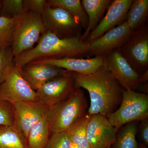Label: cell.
<instances>
[{
  "instance_id": "obj_1",
  "label": "cell",
  "mask_w": 148,
  "mask_h": 148,
  "mask_svg": "<svg viewBox=\"0 0 148 148\" xmlns=\"http://www.w3.org/2000/svg\"><path fill=\"white\" fill-rule=\"evenodd\" d=\"M76 88L87 90L90 98L88 114H99L107 117L121 103L123 88L108 71L103 67L88 75L73 72Z\"/></svg>"
},
{
  "instance_id": "obj_2",
  "label": "cell",
  "mask_w": 148,
  "mask_h": 148,
  "mask_svg": "<svg viewBox=\"0 0 148 148\" xmlns=\"http://www.w3.org/2000/svg\"><path fill=\"white\" fill-rule=\"evenodd\" d=\"M90 51V45L81 40L80 38H61L47 30L36 46L14 57V62L21 68L33 61L45 58H88Z\"/></svg>"
},
{
  "instance_id": "obj_3",
  "label": "cell",
  "mask_w": 148,
  "mask_h": 148,
  "mask_svg": "<svg viewBox=\"0 0 148 148\" xmlns=\"http://www.w3.org/2000/svg\"><path fill=\"white\" fill-rule=\"evenodd\" d=\"M87 107L84 92L77 88L69 98L48 108L47 117L51 133L68 132L86 114Z\"/></svg>"
},
{
  "instance_id": "obj_4",
  "label": "cell",
  "mask_w": 148,
  "mask_h": 148,
  "mask_svg": "<svg viewBox=\"0 0 148 148\" xmlns=\"http://www.w3.org/2000/svg\"><path fill=\"white\" fill-rule=\"evenodd\" d=\"M15 18L11 47L14 57L33 48L41 36L47 31L42 15L39 14L24 11Z\"/></svg>"
},
{
  "instance_id": "obj_5",
  "label": "cell",
  "mask_w": 148,
  "mask_h": 148,
  "mask_svg": "<svg viewBox=\"0 0 148 148\" xmlns=\"http://www.w3.org/2000/svg\"><path fill=\"white\" fill-rule=\"evenodd\" d=\"M119 108L107 118L117 131L124 125L148 118V95L132 90L123 89Z\"/></svg>"
},
{
  "instance_id": "obj_6",
  "label": "cell",
  "mask_w": 148,
  "mask_h": 148,
  "mask_svg": "<svg viewBox=\"0 0 148 148\" xmlns=\"http://www.w3.org/2000/svg\"><path fill=\"white\" fill-rule=\"evenodd\" d=\"M119 49L136 71L142 74L148 71L147 24L132 32Z\"/></svg>"
},
{
  "instance_id": "obj_7",
  "label": "cell",
  "mask_w": 148,
  "mask_h": 148,
  "mask_svg": "<svg viewBox=\"0 0 148 148\" xmlns=\"http://www.w3.org/2000/svg\"><path fill=\"white\" fill-rule=\"evenodd\" d=\"M0 99L12 105L18 102L39 101L36 91L22 76L21 67L15 64L11 67L0 84Z\"/></svg>"
},
{
  "instance_id": "obj_8",
  "label": "cell",
  "mask_w": 148,
  "mask_h": 148,
  "mask_svg": "<svg viewBox=\"0 0 148 148\" xmlns=\"http://www.w3.org/2000/svg\"><path fill=\"white\" fill-rule=\"evenodd\" d=\"M42 17L47 30L61 38H80L83 28L65 10L47 5Z\"/></svg>"
},
{
  "instance_id": "obj_9",
  "label": "cell",
  "mask_w": 148,
  "mask_h": 148,
  "mask_svg": "<svg viewBox=\"0 0 148 148\" xmlns=\"http://www.w3.org/2000/svg\"><path fill=\"white\" fill-rule=\"evenodd\" d=\"M103 56V67L112 74L124 90H135L141 84V74L136 71L124 58L119 49Z\"/></svg>"
},
{
  "instance_id": "obj_10",
  "label": "cell",
  "mask_w": 148,
  "mask_h": 148,
  "mask_svg": "<svg viewBox=\"0 0 148 148\" xmlns=\"http://www.w3.org/2000/svg\"><path fill=\"white\" fill-rule=\"evenodd\" d=\"M73 72L56 77L37 89L38 101L48 108L69 98L76 89Z\"/></svg>"
},
{
  "instance_id": "obj_11",
  "label": "cell",
  "mask_w": 148,
  "mask_h": 148,
  "mask_svg": "<svg viewBox=\"0 0 148 148\" xmlns=\"http://www.w3.org/2000/svg\"><path fill=\"white\" fill-rule=\"evenodd\" d=\"M48 109L39 101L15 103L13 105V126L21 132L27 140L30 130L46 116Z\"/></svg>"
},
{
  "instance_id": "obj_12",
  "label": "cell",
  "mask_w": 148,
  "mask_h": 148,
  "mask_svg": "<svg viewBox=\"0 0 148 148\" xmlns=\"http://www.w3.org/2000/svg\"><path fill=\"white\" fill-rule=\"evenodd\" d=\"M117 131L106 117L99 114L90 115L86 137L90 148L111 147Z\"/></svg>"
},
{
  "instance_id": "obj_13",
  "label": "cell",
  "mask_w": 148,
  "mask_h": 148,
  "mask_svg": "<svg viewBox=\"0 0 148 148\" xmlns=\"http://www.w3.org/2000/svg\"><path fill=\"white\" fill-rule=\"evenodd\" d=\"M132 32L125 20L90 43L88 57L104 56L112 51L119 49Z\"/></svg>"
},
{
  "instance_id": "obj_14",
  "label": "cell",
  "mask_w": 148,
  "mask_h": 148,
  "mask_svg": "<svg viewBox=\"0 0 148 148\" xmlns=\"http://www.w3.org/2000/svg\"><path fill=\"white\" fill-rule=\"evenodd\" d=\"M133 0H113L106 15L95 29L89 34L85 42L90 44L106 32L125 21L127 12Z\"/></svg>"
},
{
  "instance_id": "obj_15",
  "label": "cell",
  "mask_w": 148,
  "mask_h": 148,
  "mask_svg": "<svg viewBox=\"0 0 148 148\" xmlns=\"http://www.w3.org/2000/svg\"><path fill=\"white\" fill-rule=\"evenodd\" d=\"M50 64L64 69L67 71L84 75L93 73L103 67V56L87 58L64 57L60 58H45L33 61Z\"/></svg>"
},
{
  "instance_id": "obj_16",
  "label": "cell",
  "mask_w": 148,
  "mask_h": 148,
  "mask_svg": "<svg viewBox=\"0 0 148 148\" xmlns=\"http://www.w3.org/2000/svg\"><path fill=\"white\" fill-rule=\"evenodd\" d=\"M67 71L50 64L35 62H31L21 68L22 76L35 91L46 83Z\"/></svg>"
},
{
  "instance_id": "obj_17",
  "label": "cell",
  "mask_w": 148,
  "mask_h": 148,
  "mask_svg": "<svg viewBox=\"0 0 148 148\" xmlns=\"http://www.w3.org/2000/svg\"><path fill=\"white\" fill-rule=\"evenodd\" d=\"M112 0H82L81 1L84 9L87 15V28L81 36V40L85 41L91 31L98 26L112 3Z\"/></svg>"
},
{
  "instance_id": "obj_18",
  "label": "cell",
  "mask_w": 148,
  "mask_h": 148,
  "mask_svg": "<svg viewBox=\"0 0 148 148\" xmlns=\"http://www.w3.org/2000/svg\"><path fill=\"white\" fill-rule=\"evenodd\" d=\"M148 16V0H133L125 21L132 32L146 24Z\"/></svg>"
},
{
  "instance_id": "obj_19",
  "label": "cell",
  "mask_w": 148,
  "mask_h": 148,
  "mask_svg": "<svg viewBox=\"0 0 148 148\" xmlns=\"http://www.w3.org/2000/svg\"><path fill=\"white\" fill-rule=\"evenodd\" d=\"M51 134L49 123L46 116L30 130L27 138L28 148H44Z\"/></svg>"
},
{
  "instance_id": "obj_20",
  "label": "cell",
  "mask_w": 148,
  "mask_h": 148,
  "mask_svg": "<svg viewBox=\"0 0 148 148\" xmlns=\"http://www.w3.org/2000/svg\"><path fill=\"white\" fill-rule=\"evenodd\" d=\"M47 5L65 10L78 22L85 30L87 28L88 18L80 0H48Z\"/></svg>"
},
{
  "instance_id": "obj_21",
  "label": "cell",
  "mask_w": 148,
  "mask_h": 148,
  "mask_svg": "<svg viewBox=\"0 0 148 148\" xmlns=\"http://www.w3.org/2000/svg\"><path fill=\"white\" fill-rule=\"evenodd\" d=\"M138 121L124 125L117 132L112 148H138L136 140L138 132Z\"/></svg>"
},
{
  "instance_id": "obj_22",
  "label": "cell",
  "mask_w": 148,
  "mask_h": 148,
  "mask_svg": "<svg viewBox=\"0 0 148 148\" xmlns=\"http://www.w3.org/2000/svg\"><path fill=\"white\" fill-rule=\"evenodd\" d=\"M0 148H28L23 134L13 126H0Z\"/></svg>"
},
{
  "instance_id": "obj_23",
  "label": "cell",
  "mask_w": 148,
  "mask_h": 148,
  "mask_svg": "<svg viewBox=\"0 0 148 148\" xmlns=\"http://www.w3.org/2000/svg\"><path fill=\"white\" fill-rule=\"evenodd\" d=\"M90 115L86 114L67 132L72 144L83 148H90L86 137V129Z\"/></svg>"
},
{
  "instance_id": "obj_24",
  "label": "cell",
  "mask_w": 148,
  "mask_h": 148,
  "mask_svg": "<svg viewBox=\"0 0 148 148\" xmlns=\"http://www.w3.org/2000/svg\"><path fill=\"white\" fill-rule=\"evenodd\" d=\"M15 24V18L0 15V49L12 46Z\"/></svg>"
},
{
  "instance_id": "obj_25",
  "label": "cell",
  "mask_w": 148,
  "mask_h": 148,
  "mask_svg": "<svg viewBox=\"0 0 148 148\" xmlns=\"http://www.w3.org/2000/svg\"><path fill=\"white\" fill-rule=\"evenodd\" d=\"M24 12L23 0H2L0 15L15 18Z\"/></svg>"
},
{
  "instance_id": "obj_26",
  "label": "cell",
  "mask_w": 148,
  "mask_h": 148,
  "mask_svg": "<svg viewBox=\"0 0 148 148\" xmlns=\"http://www.w3.org/2000/svg\"><path fill=\"white\" fill-rule=\"evenodd\" d=\"M11 47L0 49V84L4 81L12 66L14 65Z\"/></svg>"
},
{
  "instance_id": "obj_27",
  "label": "cell",
  "mask_w": 148,
  "mask_h": 148,
  "mask_svg": "<svg viewBox=\"0 0 148 148\" xmlns=\"http://www.w3.org/2000/svg\"><path fill=\"white\" fill-rule=\"evenodd\" d=\"M72 145L67 132H52L44 148H72Z\"/></svg>"
},
{
  "instance_id": "obj_28",
  "label": "cell",
  "mask_w": 148,
  "mask_h": 148,
  "mask_svg": "<svg viewBox=\"0 0 148 148\" xmlns=\"http://www.w3.org/2000/svg\"><path fill=\"white\" fill-rule=\"evenodd\" d=\"M13 105L0 99V126H13Z\"/></svg>"
},
{
  "instance_id": "obj_29",
  "label": "cell",
  "mask_w": 148,
  "mask_h": 148,
  "mask_svg": "<svg viewBox=\"0 0 148 148\" xmlns=\"http://www.w3.org/2000/svg\"><path fill=\"white\" fill-rule=\"evenodd\" d=\"M24 12H32L39 14H42L46 6L45 0H23Z\"/></svg>"
},
{
  "instance_id": "obj_30",
  "label": "cell",
  "mask_w": 148,
  "mask_h": 148,
  "mask_svg": "<svg viewBox=\"0 0 148 148\" xmlns=\"http://www.w3.org/2000/svg\"><path fill=\"white\" fill-rule=\"evenodd\" d=\"M139 136L144 145H148V118L140 121L138 127Z\"/></svg>"
},
{
  "instance_id": "obj_31",
  "label": "cell",
  "mask_w": 148,
  "mask_h": 148,
  "mask_svg": "<svg viewBox=\"0 0 148 148\" xmlns=\"http://www.w3.org/2000/svg\"><path fill=\"white\" fill-rule=\"evenodd\" d=\"M148 80V71L145 72L144 73L141 74L140 81L141 84L143 83H147Z\"/></svg>"
},
{
  "instance_id": "obj_32",
  "label": "cell",
  "mask_w": 148,
  "mask_h": 148,
  "mask_svg": "<svg viewBox=\"0 0 148 148\" xmlns=\"http://www.w3.org/2000/svg\"><path fill=\"white\" fill-rule=\"evenodd\" d=\"M138 148H148L147 146L145 145L144 144L140 143L138 145Z\"/></svg>"
},
{
  "instance_id": "obj_33",
  "label": "cell",
  "mask_w": 148,
  "mask_h": 148,
  "mask_svg": "<svg viewBox=\"0 0 148 148\" xmlns=\"http://www.w3.org/2000/svg\"><path fill=\"white\" fill-rule=\"evenodd\" d=\"M72 148H83L82 147H79V146L73 144L72 145Z\"/></svg>"
},
{
  "instance_id": "obj_34",
  "label": "cell",
  "mask_w": 148,
  "mask_h": 148,
  "mask_svg": "<svg viewBox=\"0 0 148 148\" xmlns=\"http://www.w3.org/2000/svg\"><path fill=\"white\" fill-rule=\"evenodd\" d=\"M1 1H0V13H1Z\"/></svg>"
},
{
  "instance_id": "obj_35",
  "label": "cell",
  "mask_w": 148,
  "mask_h": 148,
  "mask_svg": "<svg viewBox=\"0 0 148 148\" xmlns=\"http://www.w3.org/2000/svg\"><path fill=\"white\" fill-rule=\"evenodd\" d=\"M111 148V147H109V148Z\"/></svg>"
}]
</instances>
